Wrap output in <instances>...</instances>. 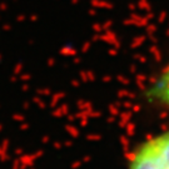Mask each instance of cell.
Returning <instances> with one entry per match:
<instances>
[{
	"mask_svg": "<svg viewBox=\"0 0 169 169\" xmlns=\"http://www.w3.org/2000/svg\"><path fill=\"white\" fill-rule=\"evenodd\" d=\"M130 169H169V132L143 143L133 155Z\"/></svg>",
	"mask_w": 169,
	"mask_h": 169,
	"instance_id": "6da1fadb",
	"label": "cell"
},
{
	"mask_svg": "<svg viewBox=\"0 0 169 169\" xmlns=\"http://www.w3.org/2000/svg\"><path fill=\"white\" fill-rule=\"evenodd\" d=\"M144 97L150 104L169 109V60L147 87Z\"/></svg>",
	"mask_w": 169,
	"mask_h": 169,
	"instance_id": "7a4b0ae2",
	"label": "cell"
}]
</instances>
